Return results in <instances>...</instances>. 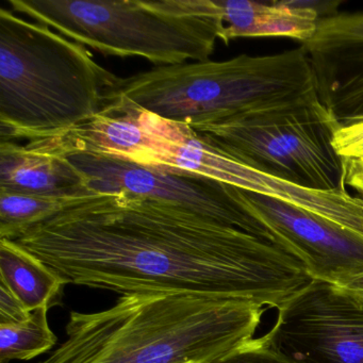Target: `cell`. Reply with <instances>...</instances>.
<instances>
[{
  "label": "cell",
  "mask_w": 363,
  "mask_h": 363,
  "mask_svg": "<svg viewBox=\"0 0 363 363\" xmlns=\"http://www.w3.org/2000/svg\"><path fill=\"white\" fill-rule=\"evenodd\" d=\"M128 110V109H120ZM135 114L143 131L139 147L126 161L173 173L201 176L296 207L309 203L311 191L252 169L201 139L189 125L147 111Z\"/></svg>",
  "instance_id": "obj_9"
},
{
  "label": "cell",
  "mask_w": 363,
  "mask_h": 363,
  "mask_svg": "<svg viewBox=\"0 0 363 363\" xmlns=\"http://www.w3.org/2000/svg\"><path fill=\"white\" fill-rule=\"evenodd\" d=\"M265 306L191 294H123L73 311L67 339L39 363H208L254 339Z\"/></svg>",
  "instance_id": "obj_2"
},
{
  "label": "cell",
  "mask_w": 363,
  "mask_h": 363,
  "mask_svg": "<svg viewBox=\"0 0 363 363\" xmlns=\"http://www.w3.org/2000/svg\"><path fill=\"white\" fill-rule=\"evenodd\" d=\"M67 158L88 176L95 192H128L162 199L277 245L269 228L242 205L240 189L235 186L111 157L75 154Z\"/></svg>",
  "instance_id": "obj_8"
},
{
  "label": "cell",
  "mask_w": 363,
  "mask_h": 363,
  "mask_svg": "<svg viewBox=\"0 0 363 363\" xmlns=\"http://www.w3.org/2000/svg\"><path fill=\"white\" fill-rule=\"evenodd\" d=\"M242 205L269 228L278 246L311 279L331 284L363 272V235L279 199L240 189Z\"/></svg>",
  "instance_id": "obj_10"
},
{
  "label": "cell",
  "mask_w": 363,
  "mask_h": 363,
  "mask_svg": "<svg viewBox=\"0 0 363 363\" xmlns=\"http://www.w3.org/2000/svg\"><path fill=\"white\" fill-rule=\"evenodd\" d=\"M77 197L45 196L0 191V239H20L27 231L62 211Z\"/></svg>",
  "instance_id": "obj_15"
},
{
  "label": "cell",
  "mask_w": 363,
  "mask_h": 363,
  "mask_svg": "<svg viewBox=\"0 0 363 363\" xmlns=\"http://www.w3.org/2000/svg\"><path fill=\"white\" fill-rule=\"evenodd\" d=\"M118 80L86 46L0 9V140L65 135L103 111Z\"/></svg>",
  "instance_id": "obj_3"
},
{
  "label": "cell",
  "mask_w": 363,
  "mask_h": 363,
  "mask_svg": "<svg viewBox=\"0 0 363 363\" xmlns=\"http://www.w3.org/2000/svg\"><path fill=\"white\" fill-rule=\"evenodd\" d=\"M69 284L245 299L277 309L311 281L271 242L162 199L92 192L16 240Z\"/></svg>",
  "instance_id": "obj_1"
},
{
  "label": "cell",
  "mask_w": 363,
  "mask_h": 363,
  "mask_svg": "<svg viewBox=\"0 0 363 363\" xmlns=\"http://www.w3.org/2000/svg\"><path fill=\"white\" fill-rule=\"evenodd\" d=\"M0 191L58 197L94 192L88 176L61 152L5 140H0Z\"/></svg>",
  "instance_id": "obj_12"
},
{
  "label": "cell",
  "mask_w": 363,
  "mask_h": 363,
  "mask_svg": "<svg viewBox=\"0 0 363 363\" xmlns=\"http://www.w3.org/2000/svg\"><path fill=\"white\" fill-rule=\"evenodd\" d=\"M0 282L30 311L60 303L69 280L12 240L0 239Z\"/></svg>",
  "instance_id": "obj_14"
},
{
  "label": "cell",
  "mask_w": 363,
  "mask_h": 363,
  "mask_svg": "<svg viewBox=\"0 0 363 363\" xmlns=\"http://www.w3.org/2000/svg\"><path fill=\"white\" fill-rule=\"evenodd\" d=\"M265 337L298 363H363V303L312 279L277 308Z\"/></svg>",
  "instance_id": "obj_7"
},
{
  "label": "cell",
  "mask_w": 363,
  "mask_h": 363,
  "mask_svg": "<svg viewBox=\"0 0 363 363\" xmlns=\"http://www.w3.org/2000/svg\"><path fill=\"white\" fill-rule=\"evenodd\" d=\"M48 308H39L23 322L0 324V363L31 360L56 345L57 337L48 324Z\"/></svg>",
  "instance_id": "obj_16"
},
{
  "label": "cell",
  "mask_w": 363,
  "mask_h": 363,
  "mask_svg": "<svg viewBox=\"0 0 363 363\" xmlns=\"http://www.w3.org/2000/svg\"><path fill=\"white\" fill-rule=\"evenodd\" d=\"M208 363H298L282 354L267 337H254L220 358Z\"/></svg>",
  "instance_id": "obj_17"
},
{
  "label": "cell",
  "mask_w": 363,
  "mask_h": 363,
  "mask_svg": "<svg viewBox=\"0 0 363 363\" xmlns=\"http://www.w3.org/2000/svg\"><path fill=\"white\" fill-rule=\"evenodd\" d=\"M318 103L303 45L269 56L158 67L118 78L105 97V107L188 125Z\"/></svg>",
  "instance_id": "obj_4"
},
{
  "label": "cell",
  "mask_w": 363,
  "mask_h": 363,
  "mask_svg": "<svg viewBox=\"0 0 363 363\" xmlns=\"http://www.w3.org/2000/svg\"><path fill=\"white\" fill-rule=\"evenodd\" d=\"M30 314V310L23 301L4 282H0V324L23 322Z\"/></svg>",
  "instance_id": "obj_19"
},
{
  "label": "cell",
  "mask_w": 363,
  "mask_h": 363,
  "mask_svg": "<svg viewBox=\"0 0 363 363\" xmlns=\"http://www.w3.org/2000/svg\"><path fill=\"white\" fill-rule=\"evenodd\" d=\"M224 29L220 40L228 44L238 38L282 37L309 41L320 18L318 9L303 4L273 5L246 0H216Z\"/></svg>",
  "instance_id": "obj_13"
},
{
  "label": "cell",
  "mask_w": 363,
  "mask_h": 363,
  "mask_svg": "<svg viewBox=\"0 0 363 363\" xmlns=\"http://www.w3.org/2000/svg\"><path fill=\"white\" fill-rule=\"evenodd\" d=\"M12 11L105 56L160 67L208 61L224 29L216 0H8Z\"/></svg>",
  "instance_id": "obj_5"
},
{
  "label": "cell",
  "mask_w": 363,
  "mask_h": 363,
  "mask_svg": "<svg viewBox=\"0 0 363 363\" xmlns=\"http://www.w3.org/2000/svg\"><path fill=\"white\" fill-rule=\"evenodd\" d=\"M189 126L210 145L273 177L311 190H346L347 163L333 144L339 126L322 103Z\"/></svg>",
  "instance_id": "obj_6"
},
{
  "label": "cell",
  "mask_w": 363,
  "mask_h": 363,
  "mask_svg": "<svg viewBox=\"0 0 363 363\" xmlns=\"http://www.w3.org/2000/svg\"><path fill=\"white\" fill-rule=\"evenodd\" d=\"M333 144L343 160L363 159V121L337 127L333 133Z\"/></svg>",
  "instance_id": "obj_18"
},
{
  "label": "cell",
  "mask_w": 363,
  "mask_h": 363,
  "mask_svg": "<svg viewBox=\"0 0 363 363\" xmlns=\"http://www.w3.org/2000/svg\"><path fill=\"white\" fill-rule=\"evenodd\" d=\"M303 48L320 103L337 126L363 121V12L320 18Z\"/></svg>",
  "instance_id": "obj_11"
},
{
  "label": "cell",
  "mask_w": 363,
  "mask_h": 363,
  "mask_svg": "<svg viewBox=\"0 0 363 363\" xmlns=\"http://www.w3.org/2000/svg\"><path fill=\"white\" fill-rule=\"evenodd\" d=\"M335 286L356 301L363 303V272L335 284Z\"/></svg>",
  "instance_id": "obj_21"
},
{
  "label": "cell",
  "mask_w": 363,
  "mask_h": 363,
  "mask_svg": "<svg viewBox=\"0 0 363 363\" xmlns=\"http://www.w3.org/2000/svg\"><path fill=\"white\" fill-rule=\"evenodd\" d=\"M346 184L363 195V159L348 161Z\"/></svg>",
  "instance_id": "obj_20"
}]
</instances>
